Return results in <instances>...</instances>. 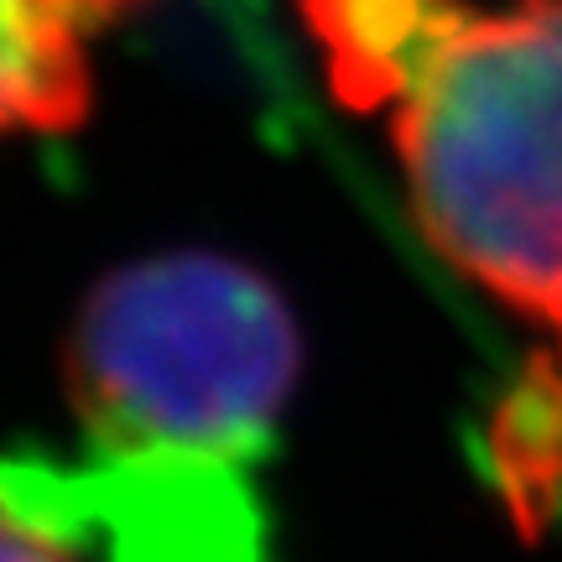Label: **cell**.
I'll list each match as a JSON object with an SVG mask.
<instances>
[{"label":"cell","mask_w":562,"mask_h":562,"mask_svg":"<svg viewBox=\"0 0 562 562\" xmlns=\"http://www.w3.org/2000/svg\"><path fill=\"white\" fill-rule=\"evenodd\" d=\"M385 110L432 250L562 334V0H442Z\"/></svg>","instance_id":"obj_1"},{"label":"cell","mask_w":562,"mask_h":562,"mask_svg":"<svg viewBox=\"0 0 562 562\" xmlns=\"http://www.w3.org/2000/svg\"><path fill=\"white\" fill-rule=\"evenodd\" d=\"M302 370L297 318L261 271L209 250L131 261L89 292L63 375L89 438L256 463Z\"/></svg>","instance_id":"obj_2"},{"label":"cell","mask_w":562,"mask_h":562,"mask_svg":"<svg viewBox=\"0 0 562 562\" xmlns=\"http://www.w3.org/2000/svg\"><path fill=\"white\" fill-rule=\"evenodd\" d=\"M0 510L74 562H277L245 459L83 438L79 453L0 459Z\"/></svg>","instance_id":"obj_3"},{"label":"cell","mask_w":562,"mask_h":562,"mask_svg":"<svg viewBox=\"0 0 562 562\" xmlns=\"http://www.w3.org/2000/svg\"><path fill=\"white\" fill-rule=\"evenodd\" d=\"M94 104L83 26L58 0H0V136L74 131Z\"/></svg>","instance_id":"obj_4"},{"label":"cell","mask_w":562,"mask_h":562,"mask_svg":"<svg viewBox=\"0 0 562 562\" xmlns=\"http://www.w3.org/2000/svg\"><path fill=\"white\" fill-rule=\"evenodd\" d=\"M495 463L516 501H537L562 480V355L526 375L495 422Z\"/></svg>","instance_id":"obj_5"},{"label":"cell","mask_w":562,"mask_h":562,"mask_svg":"<svg viewBox=\"0 0 562 562\" xmlns=\"http://www.w3.org/2000/svg\"><path fill=\"white\" fill-rule=\"evenodd\" d=\"M0 562H74L53 537L32 531L11 510H0Z\"/></svg>","instance_id":"obj_6"},{"label":"cell","mask_w":562,"mask_h":562,"mask_svg":"<svg viewBox=\"0 0 562 562\" xmlns=\"http://www.w3.org/2000/svg\"><path fill=\"white\" fill-rule=\"evenodd\" d=\"M58 5L79 21L83 32H94V26H104V21H121L125 11H136V5H146V0H58Z\"/></svg>","instance_id":"obj_7"}]
</instances>
